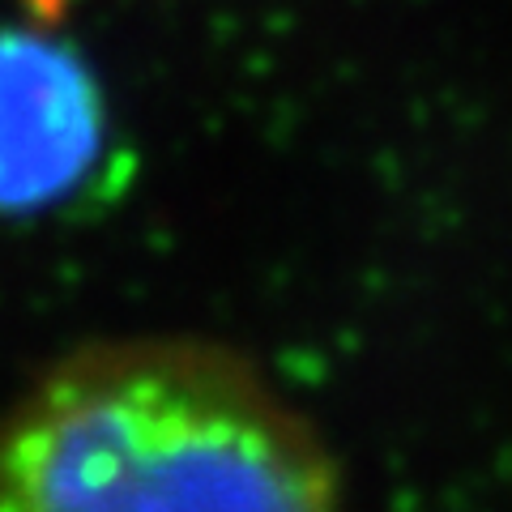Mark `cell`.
Instances as JSON below:
<instances>
[{
  "mask_svg": "<svg viewBox=\"0 0 512 512\" xmlns=\"http://www.w3.org/2000/svg\"><path fill=\"white\" fill-rule=\"evenodd\" d=\"M30 5H35V13H43V18H52V13L64 9V0H30Z\"/></svg>",
  "mask_w": 512,
  "mask_h": 512,
  "instance_id": "3957f363",
  "label": "cell"
},
{
  "mask_svg": "<svg viewBox=\"0 0 512 512\" xmlns=\"http://www.w3.org/2000/svg\"><path fill=\"white\" fill-rule=\"evenodd\" d=\"M0 512H342L316 427L210 342H99L0 414Z\"/></svg>",
  "mask_w": 512,
  "mask_h": 512,
  "instance_id": "6da1fadb",
  "label": "cell"
},
{
  "mask_svg": "<svg viewBox=\"0 0 512 512\" xmlns=\"http://www.w3.org/2000/svg\"><path fill=\"white\" fill-rule=\"evenodd\" d=\"M107 103L90 64L43 30L0 26V214H35L90 180Z\"/></svg>",
  "mask_w": 512,
  "mask_h": 512,
  "instance_id": "7a4b0ae2",
  "label": "cell"
}]
</instances>
